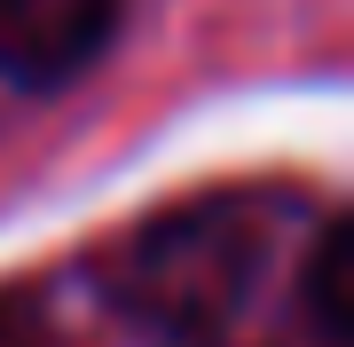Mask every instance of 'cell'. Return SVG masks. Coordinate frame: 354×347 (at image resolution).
Returning a JSON list of instances; mask_svg holds the SVG:
<instances>
[{
  "label": "cell",
  "instance_id": "1",
  "mask_svg": "<svg viewBox=\"0 0 354 347\" xmlns=\"http://www.w3.org/2000/svg\"><path fill=\"white\" fill-rule=\"evenodd\" d=\"M283 221L291 213L276 197H252V190L189 197V206L142 221L127 244H111L102 292H111V308L127 323H142L165 347H213L252 308Z\"/></svg>",
  "mask_w": 354,
  "mask_h": 347
},
{
  "label": "cell",
  "instance_id": "2",
  "mask_svg": "<svg viewBox=\"0 0 354 347\" xmlns=\"http://www.w3.org/2000/svg\"><path fill=\"white\" fill-rule=\"evenodd\" d=\"M118 32V0H0V79L55 95L102 64Z\"/></svg>",
  "mask_w": 354,
  "mask_h": 347
},
{
  "label": "cell",
  "instance_id": "3",
  "mask_svg": "<svg viewBox=\"0 0 354 347\" xmlns=\"http://www.w3.org/2000/svg\"><path fill=\"white\" fill-rule=\"evenodd\" d=\"M346 229L330 221V229L315 237V253H307V323H315V339L323 347H339L346 339V323H354V292H346Z\"/></svg>",
  "mask_w": 354,
  "mask_h": 347
}]
</instances>
